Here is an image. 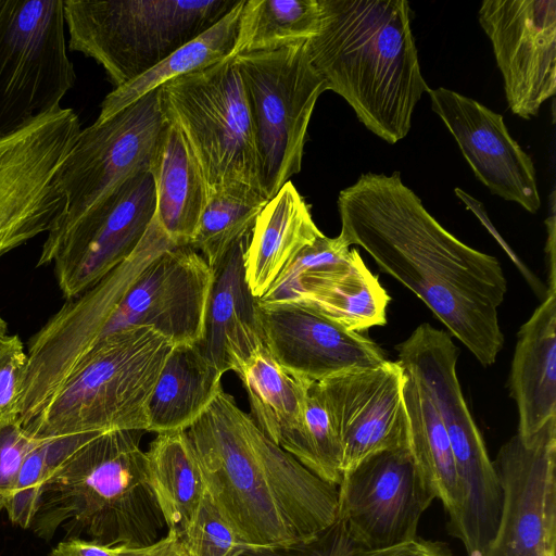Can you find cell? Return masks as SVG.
<instances>
[{
    "label": "cell",
    "instance_id": "d4e9b609",
    "mask_svg": "<svg viewBox=\"0 0 556 556\" xmlns=\"http://www.w3.org/2000/svg\"><path fill=\"white\" fill-rule=\"evenodd\" d=\"M222 377L197 344L174 345L148 403L147 431L188 428L223 389Z\"/></svg>",
    "mask_w": 556,
    "mask_h": 556
},
{
    "label": "cell",
    "instance_id": "5b68a950",
    "mask_svg": "<svg viewBox=\"0 0 556 556\" xmlns=\"http://www.w3.org/2000/svg\"><path fill=\"white\" fill-rule=\"evenodd\" d=\"M174 344L149 327L104 338L23 427L34 438L148 429V403Z\"/></svg>",
    "mask_w": 556,
    "mask_h": 556
},
{
    "label": "cell",
    "instance_id": "f35d334b",
    "mask_svg": "<svg viewBox=\"0 0 556 556\" xmlns=\"http://www.w3.org/2000/svg\"><path fill=\"white\" fill-rule=\"evenodd\" d=\"M140 547L109 546L80 539H65L56 544L50 556H131Z\"/></svg>",
    "mask_w": 556,
    "mask_h": 556
},
{
    "label": "cell",
    "instance_id": "60d3db41",
    "mask_svg": "<svg viewBox=\"0 0 556 556\" xmlns=\"http://www.w3.org/2000/svg\"><path fill=\"white\" fill-rule=\"evenodd\" d=\"M552 215L546 220L547 224V244H546V254H547V291L556 292V265H555V216H554V206L552 207Z\"/></svg>",
    "mask_w": 556,
    "mask_h": 556
},
{
    "label": "cell",
    "instance_id": "d6a6232c",
    "mask_svg": "<svg viewBox=\"0 0 556 556\" xmlns=\"http://www.w3.org/2000/svg\"><path fill=\"white\" fill-rule=\"evenodd\" d=\"M286 452L320 479L338 486L341 483V441L326 396L317 381H307L303 427Z\"/></svg>",
    "mask_w": 556,
    "mask_h": 556
},
{
    "label": "cell",
    "instance_id": "f546056e",
    "mask_svg": "<svg viewBox=\"0 0 556 556\" xmlns=\"http://www.w3.org/2000/svg\"><path fill=\"white\" fill-rule=\"evenodd\" d=\"M403 399L412 456L435 498L441 501L451 517L458 507L459 492L448 434L427 393L405 371Z\"/></svg>",
    "mask_w": 556,
    "mask_h": 556
},
{
    "label": "cell",
    "instance_id": "ac0fdd59",
    "mask_svg": "<svg viewBox=\"0 0 556 556\" xmlns=\"http://www.w3.org/2000/svg\"><path fill=\"white\" fill-rule=\"evenodd\" d=\"M257 316L264 346L296 378L318 382L388 361L367 336L343 327L306 304L257 300Z\"/></svg>",
    "mask_w": 556,
    "mask_h": 556
},
{
    "label": "cell",
    "instance_id": "9a60e30c",
    "mask_svg": "<svg viewBox=\"0 0 556 556\" xmlns=\"http://www.w3.org/2000/svg\"><path fill=\"white\" fill-rule=\"evenodd\" d=\"M338 488V519L355 543L371 549L416 539L420 518L435 498L408 446L368 457Z\"/></svg>",
    "mask_w": 556,
    "mask_h": 556
},
{
    "label": "cell",
    "instance_id": "8992f818",
    "mask_svg": "<svg viewBox=\"0 0 556 556\" xmlns=\"http://www.w3.org/2000/svg\"><path fill=\"white\" fill-rule=\"evenodd\" d=\"M397 363L427 393L448 434L459 502L448 532L468 548L493 539L502 492L486 446L463 396L456 374L459 350L445 331L425 323L395 346Z\"/></svg>",
    "mask_w": 556,
    "mask_h": 556
},
{
    "label": "cell",
    "instance_id": "7c38bea8",
    "mask_svg": "<svg viewBox=\"0 0 556 556\" xmlns=\"http://www.w3.org/2000/svg\"><path fill=\"white\" fill-rule=\"evenodd\" d=\"M165 124L157 88L81 128L58 179L65 210L47 236L70 228L123 180L152 167Z\"/></svg>",
    "mask_w": 556,
    "mask_h": 556
},
{
    "label": "cell",
    "instance_id": "836d02e7",
    "mask_svg": "<svg viewBox=\"0 0 556 556\" xmlns=\"http://www.w3.org/2000/svg\"><path fill=\"white\" fill-rule=\"evenodd\" d=\"M243 556H454L442 541L416 539L388 548H365L355 543L341 520L309 542L286 549L250 551Z\"/></svg>",
    "mask_w": 556,
    "mask_h": 556
},
{
    "label": "cell",
    "instance_id": "d590c367",
    "mask_svg": "<svg viewBox=\"0 0 556 556\" xmlns=\"http://www.w3.org/2000/svg\"><path fill=\"white\" fill-rule=\"evenodd\" d=\"M351 251L352 248L340 236L336 238L320 236L294 257L267 292L257 300L269 303L292 301L303 281L318 277L343 264Z\"/></svg>",
    "mask_w": 556,
    "mask_h": 556
},
{
    "label": "cell",
    "instance_id": "3957f363",
    "mask_svg": "<svg viewBox=\"0 0 556 556\" xmlns=\"http://www.w3.org/2000/svg\"><path fill=\"white\" fill-rule=\"evenodd\" d=\"M318 31L306 41L327 90L390 144L405 138L430 88L419 64L406 0H319Z\"/></svg>",
    "mask_w": 556,
    "mask_h": 556
},
{
    "label": "cell",
    "instance_id": "9c48e42d",
    "mask_svg": "<svg viewBox=\"0 0 556 556\" xmlns=\"http://www.w3.org/2000/svg\"><path fill=\"white\" fill-rule=\"evenodd\" d=\"M253 126L260 181L271 199L302 167L307 128L325 80L306 41L233 55Z\"/></svg>",
    "mask_w": 556,
    "mask_h": 556
},
{
    "label": "cell",
    "instance_id": "f1b7e54d",
    "mask_svg": "<svg viewBox=\"0 0 556 556\" xmlns=\"http://www.w3.org/2000/svg\"><path fill=\"white\" fill-rule=\"evenodd\" d=\"M245 0L212 27L185 43L134 80L114 88L101 103L98 117L109 116L179 76L205 68L233 55L239 20Z\"/></svg>",
    "mask_w": 556,
    "mask_h": 556
},
{
    "label": "cell",
    "instance_id": "74e56055",
    "mask_svg": "<svg viewBox=\"0 0 556 556\" xmlns=\"http://www.w3.org/2000/svg\"><path fill=\"white\" fill-rule=\"evenodd\" d=\"M27 352L17 334L0 340V418H17V403Z\"/></svg>",
    "mask_w": 556,
    "mask_h": 556
},
{
    "label": "cell",
    "instance_id": "1f68e13d",
    "mask_svg": "<svg viewBox=\"0 0 556 556\" xmlns=\"http://www.w3.org/2000/svg\"><path fill=\"white\" fill-rule=\"evenodd\" d=\"M267 201L263 193L253 189L225 191L208 197L189 245L202 255L212 269L237 241L251 233Z\"/></svg>",
    "mask_w": 556,
    "mask_h": 556
},
{
    "label": "cell",
    "instance_id": "2e32d148",
    "mask_svg": "<svg viewBox=\"0 0 556 556\" xmlns=\"http://www.w3.org/2000/svg\"><path fill=\"white\" fill-rule=\"evenodd\" d=\"M478 21L489 37L510 111L530 119L556 92V1L485 0Z\"/></svg>",
    "mask_w": 556,
    "mask_h": 556
},
{
    "label": "cell",
    "instance_id": "7402d4cb",
    "mask_svg": "<svg viewBox=\"0 0 556 556\" xmlns=\"http://www.w3.org/2000/svg\"><path fill=\"white\" fill-rule=\"evenodd\" d=\"M519 416L517 434L530 438L556 418V292L520 327L509 376Z\"/></svg>",
    "mask_w": 556,
    "mask_h": 556
},
{
    "label": "cell",
    "instance_id": "8fae6325",
    "mask_svg": "<svg viewBox=\"0 0 556 556\" xmlns=\"http://www.w3.org/2000/svg\"><path fill=\"white\" fill-rule=\"evenodd\" d=\"M80 130L77 113L59 108L0 136V258L62 216L58 179Z\"/></svg>",
    "mask_w": 556,
    "mask_h": 556
},
{
    "label": "cell",
    "instance_id": "603a6c76",
    "mask_svg": "<svg viewBox=\"0 0 556 556\" xmlns=\"http://www.w3.org/2000/svg\"><path fill=\"white\" fill-rule=\"evenodd\" d=\"M324 233L289 180L258 214L245 249V280L260 299L294 257Z\"/></svg>",
    "mask_w": 556,
    "mask_h": 556
},
{
    "label": "cell",
    "instance_id": "52a82bcc",
    "mask_svg": "<svg viewBox=\"0 0 556 556\" xmlns=\"http://www.w3.org/2000/svg\"><path fill=\"white\" fill-rule=\"evenodd\" d=\"M241 0H64L67 47L93 59L114 88L212 27Z\"/></svg>",
    "mask_w": 556,
    "mask_h": 556
},
{
    "label": "cell",
    "instance_id": "ab89813d",
    "mask_svg": "<svg viewBox=\"0 0 556 556\" xmlns=\"http://www.w3.org/2000/svg\"><path fill=\"white\" fill-rule=\"evenodd\" d=\"M131 556H187V553L178 534L167 530L155 543L138 548Z\"/></svg>",
    "mask_w": 556,
    "mask_h": 556
},
{
    "label": "cell",
    "instance_id": "ffe728a7",
    "mask_svg": "<svg viewBox=\"0 0 556 556\" xmlns=\"http://www.w3.org/2000/svg\"><path fill=\"white\" fill-rule=\"evenodd\" d=\"M428 94L432 111L455 138L477 179L492 194L536 213L541 199L533 162L510 136L503 115L444 87Z\"/></svg>",
    "mask_w": 556,
    "mask_h": 556
},
{
    "label": "cell",
    "instance_id": "484cf974",
    "mask_svg": "<svg viewBox=\"0 0 556 556\" xmlns=\"http://www.w3.org/2000/svg\"><path fill=\"white\" fill-rule=\"evenodd\" d=\"M293 302L306 304L343 327L362 332L387 323L384 288L352 249L340 266L303 281Z\"/></svg>",
    "mask_w": 556,
    "mask_h": 556
},
{
    "label": "cell",
    "instance_id": "277c9868",
    "mask_svg": "<svg viewBox=\"0 0 556 556\" xmlns=\"http://www.w3.org/2000/svg\"><path fill=\"white\" fill-rule=\"evenodd\" d=\"M143 430H113L85 444L49 481L30 530L50 540L146 547L160 540L165 521L151 489Z\"/></svg>",
    "mask_w": 556,
    "mask_h": 556
},
{
    "label": "cell",
    "instance_id": "8d00e7d4",
    "mask_svg": "<svg viewBox=\"0 0 556 556\" xmlns=\"http://www.w3.org/2000/svg\"><path fill=\"white\" fill-rule=\"evenodd\" d=\"M34 438L18 418H0V510H4Z\"/></svg>",
    "mask_w": 556,
    "mask_h": 556
},
{
    "label": "cell",
    "instance_id": "e0dca14e",
    "mask_svg": "<svg viewBox=\"0 0 556 556\" xmlns=\"http://www.w3.org/2000/svg\"><path fill=\"white\" fill-rule=\"evenodd\" d=\"M211 283L212 270L192 247H173L162 252L125 292L99 343L127 328L149 327L174 345L198 344Z\"/></svg>",
    "mask_w": 556,
    "mask_h": 556
},
{
    "label": "cell",
    "instance_id": "b9f144b4",
    "mask_svg": "<svg viewBox=\"0 0 556 556\" xmlns=\"http://www.w3.org/2000/svg\"><path fill=\"white\" fill-rule=\"evenodd\" d=\"M8 334V324L0 315V340Z\"/></svg>",
    "mask_w": 556,
    "mask_h": 556
},
{
    "label": "cell",
    "instance_id": "44dd1931",
    "mask_svg": "<svg viewBox=\"0 0 556 556\" xmlns=\"http://www.w3.org/2000/svg\"><path fill=\"white\" fill-rule=\"evenodd\" d=\"M250 235L237 241L211 269L203 332L197 345L222 375L230 370L237 372L264 346L257 299L245 280L244 255Z\"/></svg>",
    "mask_w": 556,
    "mask_h": 556
},
{
    "label": "cell",
    "instance_id": "d6986e66",
    "mask_svg": "<svg viewBox=\"0 0 556 556\" xmlns=\"http://www.w3.org/2000/svg\"><path fill=\"white\" fill-rule=\"evenodd\" d=\"M318 382L340 437L343 476L375 454L408 446L404 371L397 362Z\"/></svg>",
    "mask_w": 556,
    "mask_h": 556
},
{
    "label": "cell",
    "instance_id": "4dcf8cb0",
    "mask_svg": "<svg viewBox=\"0 0 556 556\" xmlns=\"http://www.w3.org/2000/svg\"><path fill=\"white\" fill-rule=\"evenodd\" d=\"M319 23V0H245L233 55L305 42Z\"/></svg>",
    "mask_w": 556,
    "mask_h": 556
},
{
    "label": "cell",
    "instance_id": "ba28073f",
    "mask_svg": "<svg viewBox=\"0 0 556 556\" xmlns=\"http://www.w3.org/2000/svg\"><path fill=\"white\" fill-rule=\"evenodd\" d=\"M160 99L164 115L189 144L207 198L240 189L263 193L250 109L233 55L165 83Z\"/></svg>",
    "mask_w": 556,
    "mask_h": 556
},
{
    "label": "cell",
    "instance_id": "cb8c5ba5",
    "mask_svg": "<svg viewBox=\"0 0 556 556\" xmlns=\"http://www.w3.org/2000/svg\"><path fill=\"white\" fill-rule=\"evenodd\" d=\"M151 167L155 181V218L178 247L189 245L207 202L198 163L179 127L169 118Z\"/></svg>",
    "mask_w": 556,
    "mask_h": 556
},
{
    "label": "cell",
    "instance_id": "30bf717a",
    "mask_svg": "<svg viewBox=\"0 0 556 556\" xmlns=\"http://www.w3.org/2000/svg\"><path fill=\"white\" fill-rule=\"evenodd\" d=\"M64 0H0V136L61 108L76 79Z\"/></svg>",
    "mask_w": 556,
    "mask_h": 556
},
{
    "label": "cell",
    "instance_id": "6da1fadb",
    "mask_svg": "<svg viewBox=\"0 0 556 556\" xmlns=\"http://www.w3.org/2000/svg\"><path fill=\"white\" fill-rule=\"evenodd\" d=\"M338 210L348 245L415 293L483 366L495 363L507 291L497 258L447 231L397 172L362 174L339 192Z\"/></svg>",
    "mask_w": 556,
    "mask_h": 556
},
{
    "label": "cell",
    "instance_id": "5bb4252c",
    "mask_svg": "<svg viewBox=\"0 0 556 556\" xmlns=\"http://www.w3.org/2000/svg\"><path fill=\"white\" fill-rule=\"evenodd\" d=\"M493 466L502 504L495 534L481 556L556 553V418L530 438H510Z\"/></svg>",
    "mask_w": 556,
    "mask_h": 556
},
{
    "label": "cell",
    "instance_id": "e575fe53",
    "mask_svg": "<svg viewBox=\"0 0 556 556\" xmlns=\"http://www.w3.org/2000/svg\"><path fill=\"white\" fill-rule=\"evenodd\" d=\"M180 540L187 556H243L253 551L207 492Z\"/></svg>",
    "mask_w": 556,
    "mask_h": 556
},
{
    "label": "cell",
    "instance_id": "4fadbf2b",
    "mask_svg": "<svg viewBox=\"0 0 556 556\" xmlns=\"http://www.w3.org/2000/svg\"><path fill=\"white\" fill-rule=\"evenodd\" d=\"M151 167L129 176L64 231L47 236L37 266L53 264L64 299L73 300L125 261L155 214Z\"/></svg>",
    "mask_w": 556,
    "mask_h": 556
},
{
    "label": "cell",
    "instance_id": "83f0119b",
    "mask_svg": "<svg viewBox=\"0 0 556 556\" xmlns=\"http://www.w3.org/2000/svg\"><path fill=\"white\" fill-rule=\"evenodd\" d=\"M146 455L165 526L180 538L207 492L198 455L186 430L157 433Z\"/></svg>",
    "mask_w": 556,
    "mask_h": 556
},
{
    "label": "cell",
    "instance_id": "7a4b0ae2",
    "mask_svg": "<svg viewBox=\"0 0 556 556\" xmlns=\"http://www.w3.org/2000/svg\"><path fill=\"white\" fill-rule=\"evenodd\" d=\"M185 430L207 493L253 551L309 542L337 520L338 485L268 439L224 389Z\"/></svg>",
    "mask_w": 556,
    "mask_h": 556
},
{
    "label": "cell",
    "instance_id": "4316f807",
    "mask_svg": "<svg viewBox=\"0 0 556 556\" xmlns=\"http://www.w3.org/2000/svg\"><path fill=\"white\" fill-rule=\"evenodd\" d=\"M257 428L281 448L299 437L304 420L308 380L292 376L265 346L254 352L238 369Z\"/></svg>",
    "mask_w": 556,
    "mask_h": 556
}]
</instances>
